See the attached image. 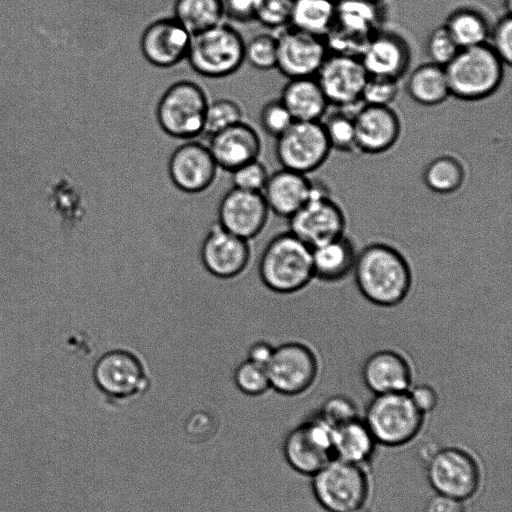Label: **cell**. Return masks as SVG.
Listing matches in <instances>:
<instances>
[{
	"mask_svg": "<svg viewBox=\"0 0 512 512\" xmlns=\"http://www.w3.org/2000/svg\"><path fill=\"white\" fill-rule=\"evenodd\" d=\"M352 273L365 299L381 307L400 304L412 284L411 269L405 257L383 243L370 244L357 253Z\"/></svg>",
	"mask_w": 512,
	"mask_h": 512,
	"instance_id": "obj_1",
	"label": "cell"
},
{
	"mask_svg": "<svg viewBox=\"0 0 512 512\" xmlns=\"http://www.w3.org/2000/svg\"><path fill=\"white\" fill-rule=\"evenodd\" d=\"M259 275L263 284L275 293L302 290L314 278L312 248L291 232L275 236L262 253Z\"/></svg>",
	"mask_w": 512,
	"mask_h": 512,
	"instance_id": "obj_2",
	"label": "cell"
},
{
	"mask_svg": "<svg viewBox=\"0 0 512 512\" xmlns=\"http://www.w3.org/2000/svg\"><path fill=\"white\" fill-rule=\"evenodd\" d=\"M505 64L487 45L462 48L444 67L450 96L463 101H478L500 87Z\"/></svg>",
	"mask_w": 512,
	"mask_h": 512,
	"instance_id": "obj_3",
	"label": "cell"
},
{
	"mask_svg": "<svg viewBox=\"0 0 512 512\" xmlns=\"http://www.w3.org/2000/svg\"><path fill=\"white\" fill-rule=\"evenodd\" d=\"M245 41L226 22L193 34L186 60L197 74L212 79L237 72L245 62Z\"/></svg>",
	"mask_w": 512,
	"mask_h": 512,
	"instance_id": "obj_4",
	"label": "cell"
},
{
	"mask_svg": "<svg viewBox=\"0 0 512 512\" xmlns=\"http://www.w3.org/2000/svg\"><path fill=\"white\" fill-rule=\"evenodd\" d=\"M363 420L378 445L401 447L418 436L425 415L413 404L408 392H397L374 395Z\"/></svg>",
	"mask_w": 512,
	"mask_h": 512,
	"instance_id": "obj_5",
	"label": "cell"
},
{
	"mask_svg": "<svg viewBox=\"0 0 512 512\" xmlns=\"http://www.w3.org/2000/svg\"><path fill=\"white\" fill-rule=\"evenodd\" d=\"M209 101L205 90L196 82L177 81L164 91L157 103V123L172 138L193 140L204 132Z\"/></svg>",
	"mask_w": 512,
	"mask_h": 512,
	"instance_id": "obj_6",
	"label": "cell"
},
{
	"mask_svg": "<svg viewBox=\"0 0 512 512\" xmlns=\"http://www.w3.org/2000/svg\"><path fill=\"white\" fill-rule=\"evenodd\" d=\"M367 468L336 458L311 476V490L327 512H346L366 505L370 495Z\"/></svg>",
	"mask_w": 512,
	"mask_h": 512,
	"instance_id": "obj_7",
	"label": "cell"
},
{
	"mask_svg": "<svg viewBox=\"0 0 512 512\" xmlns=\"http://www.w3.org/2000/svg\"><path fill=\"white\" fill-rule=\"evenodd\" d=\"M424 462L427 481L435 493L467 501L479 491L482 471L477 459L465 449L436 448Z\"/></svg>",
	"mask_w": 512,
	"mask_h": 512,
	"instance_id": "obj_8",
	"label": "cell"
},
{
	"mask_svg": "<svg viewBox=\"0 0 512 512\" xmlns=\"http://www.w3.org/2000/svg\"><path fill=\"white\" fill-rule=\"evenodd\" d=\"M334 427L318 413L288 432L283 441V455L297 473L312 476L333 456Z\"/></svg>",
	"mask_w": 512,
	"mask_h": 512,
	"instance_id": "obj_9",
	"label": "cell"
},
{
	"mask_svg": "<svg viewBox=\"0 0 512 512\" xmlns=\"http://www.w3.org/2000/svg\"><path fill=\"white\" fill-rule=\"evenodd\" d=\"M331 150L321 121H294L276 138L275 154L281 167L305 175L321 167Z\"/></svg>",
	"mask_w": 512,
	"mask_h": 512,
	"instance_id": "obj_10",
	"label": "cell"
},
{
	"mask_svg": "<svg viewBox=\"0 0 512 512\" xmlns=\"http://www.w3.org/2000/svg\"><path fill=\"white\" fill-rule=\"evenodd\" d=\"M379 23L376 0L336 2L335 19L325 37L329 51L359 56L369 39L380 30Z\"/></svg>",
	"mask_w": 512,
	"mask_h": 512,
	"instance_id": "obj_11",
	"label": "cell"
},
{
	"mask_svg": "<svg viewBox=\"0 0 512 512\" xmlns=\"http://www.w3.org/2000/svg\"><path fill=\"white\" fill-rule=\"evenodd\" d=\"M288 220L289 232L311 248L344 235L346 225L341 207L317 183L310 199Z\"/></svg>",
	"mask_w": 512,
	"mask_h": 512,
	"instance_id": "obj_12",
	"label": "cell"
},
{
	"mask_svg": "<svg viewBox=\"0 0 512 512\" xmlns=\"http://www.w3.org/2000/svg\"><path fill=\"white\" fill-rule=\"evenodd\" d=\"M266 369L271 389L282 395L295 396L313 385L318 374V361L307 345L286 342L274 347Z\"/></svg>",
	"mask_w": 512,
	"mask_h": 512,
	"instance_id": "obj_13",
	"label": "cell"
},
{
	"mask_svg": "<svg viewBox=\"0 0 512 512\" xmlns=\"http://www.w3.org/2000/svg\"><path fill=\"white\" fill-rule=\"evenodd\" d=\"M359 56L330 52L315 78L327 101L339 108L356 106L368 79Z\"/></svg>",
	"mask_w": 512,
	"mask_h": 512,
	"instance_id": "obj_14",
	"label": "cell"
},
{
	"mask_svg": "<svg viewBox=\"0 0 512 512\" xmlns=\"http://www.w3.org/2000/svg\"><path fill=\"white\" fill-rule=\"evenodd\" d=\"M276 37V69L288 79L315 77L330 53L325 38L291 26L281 29Z\"/></svg>",
	"mask_w": 512,
	"mask_h": 512,
	"instance_id": "obj_15",
	"label": "cell"
},
{
	"mask_svg": "<svg viewBox=\"0 0 512 512\" xmlns=\"http://www.w3.org/2000/svg\"><path fill=\"white\" fill-rule=\"evenodd\" d=\"M218 169L208 146L194 139L176 147L167 164L172 184L188 194L208 189L215 181Z\"/></svg>",
	"mask_w": 512,
	"mask_h": 512,
	"instance_id": "obj_16",
	"label": "cell"
},
{
	"mask_svg": "<svg viewBox=\"0 0 512 512\" xmlns=\"http://www.w3.org/2000/svg\"><path fill=\"white\" fill-rule=\"evenodd\" d=\"M200 256L205 269L214 277L239 276L251 258L249 241L215 223L203 240Z\"/></svg>",
	"mask_w": 512,
	"mask_h": 512,
	"instance_id": "obj_17",
	"label": "cell"
},
{
	"mask_svg": "<svg viewBox=\"0 0 512 512\" xmlns=\"http://www.w3.org/2000/svg\"><path fill=\"white\" fill-rule=\"evenodd\" d=\"M191 33L173 16L151 22L140 38L145 60L157 68H171L186 60Z\"/></svg>",
	"mask_w": 512,
	"mask_h": 512,
	"instance_id": "obj_18",
	"label": "cell"
},
{
	"mask_svg": "<svg viewBox=\"0 0 512 512\" xmlns=\"http://www.w3.org/2000/svg\"><path fill=\"white\" fill-rule=\"evenodd\" d=\"M269 213L262 193L232 187L219 203L217 223L249 241L262 231Z\"/></svg>",
	"mask_w": 512,
	"mask_h": 512,
	"instance_id": "obj_19",
	"label": "cell"
},
{
	"mask_svg": "<svg viewBox=\"0 0 512 512\" xmlns=\"http://www.w3.org/2000/svg\"><path fill=\"white\" fill-rule=\"evenodd\" d=\"M96 386L112 399H127L141 393L145 386L143 366L139 360L122 350L104 354L93 370Z\"/></svg>",
	"mask_w": 512,
	"mask_h": 512,
	"instance_id": "obj_20",
	"label": "cell"
},
{
	"mask_svg": "<svg viewBox=\"0 0 512 512\" xmlns=\"http://www.w3.org/2000/svg\"><path fill=\"white\" fill-rule=\"evenodd\" d=\"M357 151L381 154L397 142L401 121L390 106L363 104L353 113Z\"/></svg>",
	"mask_w": 512,
	"mask_h": 512,
	"instance_id": "obj_21",
	"label": "cell"
},
{
	"mask_svg": "<svg viewBox=\"0 0 512 512\" xmlns=\"http://www.w3.org/2000/svg\"><path fill=\"white\" fill-rule=\"evenodd\" d=\"M359 58L368 76L399 80L409 68L411 51L401 35L379 30L366 43Z\"/></svg>",
	"mask_w": 512,
	"mask_h": 512,
	"instance_id": "obj_22",
	"label": "cell"
},
{
	"mask_svg": "<svg viewBox=\"0 0 512 512\" xmlns=\"http://www.w3.org/2000/svg\"><path fill=\"white\" fill-rule=\"evenodd\" d=\"M207 146L218 168L231 172L258 159L262 143L258 132L241 121L211 135Z\"/></svg>",
	"mask_w": 512,
	"mask_h": 512,
	"instance_id": "obj_23",
	"label": "cell"
},
{
	"mask_svg": "<svg viewBox=\"0 0 512 512\" xmlns=\"http://www.w3.org/2000/svg\"><path fill=\"white\" fill-rule=\"evenodd\" d=\"M362 379L374 395L407 392L412 386V371L407 360L393 350L371 354L362 366Z\"/></svg>",
	"mask_w": 512,
	"mask_h": 512,
	"instance_id": "obj_24",
	"label": "cell"
},
{
	"mask_svg": "<svg viewBox=\"0 0 512 512\" xmlns=\"http://www.w3.org/2000/svg\"><path fill=\"white\" fill-rule=\"evenodd\" d=\"M313 187L307 175L281 168L269 175L261 193L270 212L289 219L310 199Z\"/></svg>",
	"mask_w": 512,
	"mask_h": 512,
	"instance_id": "obj_25",
	"label": "cell"
},
{
	"mask_svg": "<svg viewBox=\"0 0 512 512\" xmlns=\"http://www.w3.org/2000/svg\"><path fill=\"white\" fill-rule=\"evenodd\" d=\"M279 99L294 121H321L330 105L315 77L289 79Z\"/></svg>",
	"mask_w": 512,
	"mask_h": 512,
	"instance_id": "obj_26",
	"label": "cell"
},
{
	"mask_svg": "<svg viewBox=\"0 0 512 512\" xmlns=\"http://www.w3.org/2000/svg\"><path fill=\"white\" fill-rule=\"evenodd\" d=\"M357 252L351 240L342 235L312 248L314 278L337 282L353 272Z\"/></svg>",
	"mask_w": 512,
	"mask_h": 512,
	"instance_id": "obj_27",
	"label": "cell"
},
{
	"mask_svg": "<svg viewBox=\"0 0 512 512\" xmlns=\"http://www.w3.org/2000/svg\"><path fill=\"white\" fill-rule=\"evenodd\" d=\"M377 445L363 419L357 418L334 428L333 456L336 459L367 468Z\"/></svg>",
	"mask_w": 512,
	"mask_h": 512,
	"instance_id": "obj_28",
	"label": "cell"
},
{
	"mask_svg": "<svg viewBox=\"0 0 512 512\" xmlns=\"http://www.w3.org/2000/svg\"><path fill=\"white\" fill-rule=\"evenodd\" d=\"M406 91L420 105L436 106L443 103L450 96L444 67L430 61L417 66L407 78Z\"/></svg>",
	"mask_w": 512,
	"mask_h": 512,
	"instance_id": "obj_29",
	"label": "cell"
},
{
	"mask_svg": "<svg viewBox=\"0 0 512 512\" xmlns=\"http://www.w3.org/2000/svg\"><path fill=\"white\" fill-rule=\"evenodd\" d=\"M444 26L460 49L486 44L490 25L478 10L462 7L453 11Z\"/></svg>",
	"mask_w": 512,
	"mask_h": 512,
	"instance_id": "obj_30",
	"label": "cell"
},
{
	"mask_svg": "<svg viewBox=\"0 0 512 512\" xmlns=\"http://www.w3.org/2000/svg\"><path fill=\"white\" fill-rule=\"evenodd\" d=\"M335 13L334 0H295L289 26L325 38L333 25Z\"/></svg>",
	"mask_w": 512,
	"mask_h": 512,
	"instance_id": "obj_31",
	"label": "cell"
},
{
	"mask_svg": "<svg viewBox=\"0 0 512 512\" xmlns=\"http://www.w3.org/2000/svg\"><path fill=\"white\" fill-rule=\"evenodd\" d=\"M173 17L191 35L218 25L225 18L221 0H175Z\"/></svg>",
	"mask_w": 512,
	"mask_h": 512,
	"instance_id": "obj_32",
	"label": "cell"
},
{
	"mask_svg": "<svg viewBox=\"0 0 512 512\" xmlns=\"http://www.w3.org/2000/svg\"><path fill=\"white\" fill-rule=\"evenodd\" d=\"M463 164L451 155L432 159L423 171V182L432 192L449 194L458 190L465 180Z\"/></svg>",
	"mask_w": 512,
	"mask_h": 512,
	"instance_id": "obj_33",
	"label": "cell"
},
{
	"mask_svg": "<svg viewBox=\"0 0 512 512\" xmlns=\"http://www.w3.org/2000/svg\"><path fill=\"white\" fill-rule=\"evenodd\" d=\"M321 121L331 149L354 152L356 148L353 114L338 110L323 116Z\"/></svg>",
	"mask_w": 512,
	"mask_h": 512,
	"instance_id": "obj_34",
	"label": "cell"
},
{
	"mask_svg": "<svg viewBox=\"0 0 512 512\" xmlns=\"http://www.w3.org/2000/svg\"><path fill=\"white\" fill-rule=\"evenodd\" d=\"M243 121V109L231 98L209 101L204 121V132L209 136Z\"/></svg>",
	"mask_w": 512,
	"mask_h": 512,
	"instance_id": "obj_35",
	"label": "cell"
},
{
	"mask_svg": "<svg viewBox=\"0 0 512 512\" xmlns=\"http://www.w3.org/2000/svg\"><path fill=\"white\" fill-rule=\"evenodd\" d=\"M245 61L257 70L276 68L277 37L272 33H260L245 42Z\"/></svg>",
	"mask_w": 512,
	"mask_h": 512,
	"instance_id": "obj_36",
	"label": "cell"
},
{
	"mask_svg": "<svg viewBox=\"0 0 512 512\" xmlns=\"http://www.w3.org/2000/svg\"><path fill=\"white\" fill-rule=\"evenodd\" d=\"M234 382L247 396H260L271 389L266 367L248 359L236 367Z\"/></svg>",
	"mask_w": 512,
	"mask_h": 512,
	"instance_id": "obj_37",
	"label": "cell"
},
{
	"mask_svg": "<svg viewBox=\"0 0 512 512\" xmlns=\"http://www.w3.org/2000/svg\"><path fill=\"white\" fill-rule=\"evenodd\" d=\"M50 198L60 214L64 227H71L79 219L81 203L77 190L65 178L53 185Z\"/></svg>",
	"mask_w": 512,
	"mask_h": 512,
	"instance_id": "obj_38",
	"label": "cell"
},
{
	"mask_svg": "<svg viewBox=\"0 0 512 512\" xmlns=\"http://www.w3.org/2000/svg\"><path fill=\"white\" fill-rule=\"evenodd\" d=\"M295 0H257L255 21L267 28L283 29L290 25Z\"/></svg>",
	"mask_w": 512,
	"mask_h": 512,
	"instance_id": "obj_39",
	"label": "cell"
},
{
	"mask_svg": "<svg viewBox=\"0 0 512 512\" xmlns=\"http://www.w3.org/2000/svg\"><path fill=\"white\" fill-rule=\"evenodd\" d=\"M460 48L444 25L433 29L428 35L426 53L430 62L445 67Z\"/></svg>",
	"mask_w": 512,
	"mask_h": 512,
	"instance_id": "obj_40",
	"label": "cell"
},
{
	"mask_svg": "<svg viewBox=\"0 0 512 512\" xmlns=\"http://www.w3.org/2000/svg\"><path fill=\"white\" fill-rule=\"evenodd\" d=\"M230 173L234 188L258 193L263 191L270 175L259 158L243 164Z\"/></svg>",
	"mask_w": 512,
	"mask_h": 512,
	"instance_id": "obj_41",
	"label": "cell"
},
{
	"mask_svg": "<svg viewBox=\"0 0 512 512\" xmlns=\"http://www.w3.org/2000/svg\"><path fill=\"white\" fill-rule=\"evenodd\" d=\"M259 122L266 134L277 138L292 125L294 119L278 98L263 105L259 114Z\"/></svg>",
	"mask_w": 512,
	"mask_h": 512,
	"instance_id": "obj_42",
	"label": "cell"
},
{
	"mask_svg": "<svg viewBox=\"0 0 512 512\" xmlns=\"http://www.w3.org/2000/svg\"><path fill=\"white\" fill-rule=\"evenodd\" d=\"M317 413L334 428L359 418L356 404L344 395L327 398Z\"/></svg>",
	"mask_w": 512,
	"mask_h": 512,
	"instance_id": "obj_43",
	"label": "cell"
},
{
	"mask_svg": "<svg viewBox=\"0 0 512 512\" xmlns=\"http://www.w3.org/2000/svg\"><path fill=\"white\" fill-rule=\"evenodd\" d=\"M398 92V80L369 76L361 94V102L366 105L390 106Z\"/></svg>",
	"mask_w": 512,
	"mask_h": 512,
	"instance_id": "obj_44",
	"label": "cell"
},
{
	"mask_svg": "<svg viewBox=\"0 0 512 512\" xmlns=\"http://www.w3.org/2000/svg\"><path fill=\"white\" fill-rule=\"evenodd\" d=\"M502 62L509 66L512 61V17L503 15L493 27H490L486 43Z\"/></svg>",
	"mask_w": 512,
	"mask_h": 512,
	"instance_id": "obj_45",
	"label": "cell"
},
{
	"mask_svg": "<svg viewBox=\"0 0 512 512\" xmlns=\"http://www.w3.org/2000/svg\"><path fill=\"white\" fill-rule=\"evenodd\" d=\"M224 17L238 23L255 20L257 0H221Z\"/></svg>",
	"mask_w": 512,
	"mask_h": 512,
	"instance_id": "obj_46",
	"label": "cell"
},
{
	"mask_svg": "<svg viewBox=\"0 0 512 512\" xmlns=\"http://www.w3.org/2000/svg\"><path fill=\"white\" fill-rule=\"evenodd\" d=\"M407 392L413 404L424 415L432 412L438 405V394L431 385L423 383L411 386Z\"/></svg>",
	"mask_w": 512,
	"mask_h": 512,
	"instance_id": "obj_47",
	"label": "cell"
},
{
	"mask_svg": "<svg viewBox=\"0 0 512 512\" xmlns=\"http://www.w3.org/2000/svg\"><path fill=\"white\" fill-rule=\"evenodd\" d=\"M423 512H466L465 501L435 493L425 503Z\"/></svg>",
	"mask_w": 512,
	"mask_h": 512,
	"instance_id": "obj_48",
	"label": "cell"
},
{
	"mask_svg": "<svg viewBox=\"0 0 512 512\" xmlns=\"http://www.w3.org/2000/svg\"><path fill=\"white\" fill-rule=\"evenodd\" d=\"M273 350L274 346L267 341H256L249 347L247 359L266 367Z\"/></svg>",
	"mask_w": 512,
	"mask_h": 512,
	"instance_id": "obj_49",
	"label": "cell"
},
{
	"mask_svg": "<svg viewBox=\"0 0 512 512\" xmlns=\"http://www.w3.org/2000/svg\"><path fill=\"white\" fill-rule=\"evenodd\" d=\"M346 512H372L369 508L366 507V505L359 506L356 508H353L351 510H348Z\"/></svg>",
	"mask_w": 512,
	"mask_h": 512,
	"instance_id": "obj_50",
	"label": "cell"
}]
</instances>
